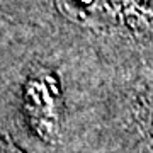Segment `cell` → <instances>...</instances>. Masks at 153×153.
I'll return each mask as SVG.
<instances>
[{"label": "cell", "mask_w": 153, "mask_h": 153, "mask_svg": "<svg viewBox=\"0 0 153 153\" xmlns=\"http://www.w3.org/2000/svg\"><path fill=\"white\" fill-rule=\"evenodd\" d=\"M2 153H22L21 150L12 143L10 136L5 134V133H2Z\"/></svg>", "instance_id": "6da1fadb"}]
</instances>
